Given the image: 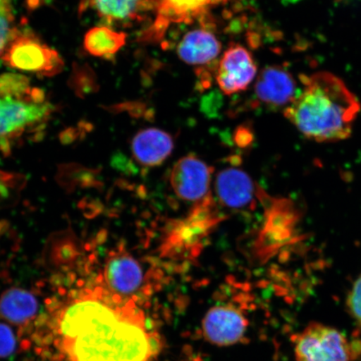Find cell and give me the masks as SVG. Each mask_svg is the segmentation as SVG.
I'll list each match as a JSON object with an SVG mask.
<instances>
[{
	"label": "cell",
	"mask_w": 361,
	"mask_h": 361,
	"mask_svg": "<svg viewBox=\"0 0 361 361\" xmlns=\"http://www.w3.org/2000/svg\"><path fill=\"white\" fill-rule=\"evenodd\" d=\"M256 101L271 108L288 107L297 97L295 78L282 66L265 67L255 87Z\"/></svg>",
	"instance_id": "10"
},
{
	"label": "cell",
	"mask_w": 361,
	"mask_h": 361,
	"mask_svg": "<svg viewBox=\"0 0 361 361\" xmlns=\"http://www.w3.org/2000/svg\"><path fill=\"white\" fill-rule=\"evenodd\" d=\"M0 96L22 100L47 101L42 90L31 87L30 80L25 75L16 73L0 75Z\"/></svg>",
	"instance_id": "18"
},
{
	"label": "cell",
	"mask_w": 361,
	"mask_h": 361,
	"mask_svg": "<svg viewBox=\"0 0 361 361\" xmlns=\"http://www.w3.org/2000/svg\"><path fill=\"white\" fill-rule=\"evenodd\" d=\"M1 60L12 69L51 76L61 73L64 68L60 54L29 29L17 28L7 44Z\"/></svg>",
	"instance_id": "4"
},
{
	"label": "cell",
	"mask_w": 361,
	"mask_h": 361,
	"mask_svg": "<svg viewBox=\"0 0 361 361\" xmlns=\"http://www.w3.org/2000/svg\"><path fill=\"white\" fill-rule=\"evenodd\" d=\"M158 0H81V13L92 11L107 27L130 25L157 11Z\"/></svg>",
	"instance_id": "8"
},
{
	"label": "cell",
	"mask_w": 361,
	"mask_h": 361,
	"mask_svg": "<svg viewBox=\"0 0 361 361\" xmlns=\"http://www.w3.org/2000/svg\"><path fill=\"white\" fill-rule=\"evenodd\" d=\"M135 160L143 166H160L168 159L174 148L173 138L165 130L152 128L142 130L132 144Z\"/></svg>",
	"instance_id": "15"
},
{
	"label": "cell",
	"mask_w": 361,
	"mask_h": 361,
	"mask_svg": "<svg viewBox=\"0 0 361 361\" xmlns=\"http://www.w3.org/2000/svg\"><path fill=\"white\" fill-rule=\"evenodd\" d=\"M350 314L361 326V274L356 279L347 300Z\"/></svg>",
	"instance_id": "20"
},
{
	"label": "cell",
	"mask_w": 361,
	"mask_h": 361,
	"mask_svg": "<svg viewBox=\"0 0 361 361\" xmlns=\"http://www.w3.org/2000/svg\"><path fill=\"white\" fill-rule=\"evenodd\" d=\"M222 44L216 35L202 27L189 31L178 44L177 53L183 62L194 66L211 64L220 55Z\"/></svg>",
	"instance_id": "13"
},
{
	"label": "cell",
	"mask_w": 361,
	"mask_h": 361,
	"mask_svg": "<svg viewBox=\"0 0 361 361\" xmlns=\"http://www.w3.org/2000/svg\"><path fill=\"white\" fill-rule=\"evenodd\" d=\"M296 361H355L361 356V341L338 329L310 324L295 336Z\"/></svg>",
	"instance_id": "3"
},
{
	"label": "cell",
	"mask_w": 361,
	"mask_h": 361,
	"mask_svg": "<svg viewBox=\"0 0 361 361\" xmlns=\"http://www.w3.org/2000/svg\"><path fill=\"white\" fill-rule=\"evenodd\" d=\"M54 109L52 104L47 101L0 96V144L7 143L42 124Z\"/></svg>",
	"instance_id": "5"
},
{
	"label": "cell",
	"mask_w": 361,
	"mask_h": 361,
	"mask_svg": "<svg viewBox=\"0 0 361 361\" xmlns=\"http://www.w3.org/2000/svg\"><path fill=\"white\" fill-rule=\"evenodd\" d=\"M16 349V337L12 329L0 323V357H6Z\"/></svg>",
	"instance_id": "21"
},
{
	"label": "cell",
	"mask_w": 361,
	"mask_h": 361,
	"mask_svg": "<svg viewBox=\"0 0 361 361\" xmlns=\"http://www.w3.org/2000/svg\"><path fill=\"white\" fill-rule=\"evenodd\" d=\"M35 296L20 288H11L0 298V315L12 323L25 324L37 313Z\"/></svg>",
	"instance_id": "16"
},
{
	"label": "cell",
	"mask_w": 361,
	"mask_h": 361,
	"mask_svg": "<svg viewBox=\"0 0 361 361\" xmlns=\"http://www.w3.org/2000/svg\"><path fill=\"white\" fill-rule=\"evenodd\" d=\"M246 328L245 317L237 310L228 306L211 309L202 322L206 338L218 345H230L240 341Z\"/></svg>",
	"instance_id": "11"
},
{
	"label": "cell",
	"mask_w": 361,
	"mask_h": 361,
	"mask_svg": "<svg viewBox=\"0 0 361 361\" xmlns=\"http://www.w3.org/2000/svg\"><path fill=\"white\" fill-rule=\"evenodd\" d=\"M215 188L219 200L229 209H245L255 201V184L242 170L232 168L221 171Z\"/></svg>",
	"instance_id": "14"
},
{
	"label": "cell",
	"mask_w": 361,
	"mask_h": 361,
	"mask_svg": "<svg viewBox=\"0 0 361 361\" xmlns=\"http://www.w3.org/2000/svg\"><path fill=\"white\" fill-rule=\"evenodd\" d=\"M303 89L284 116L300 132L318 142L350 137L360 111L358 99L344 81L329 72L301 75Z\"/></svg>",
	"instance_id": "2"
},
{
	"label": "cell",
	"mask_w": 361,
	"mask_h": 361,
	"mask_svg": "<svg viewBox=\"0 0 361 361\" xmlns=\"http://www.w3.org/2000/svg\"><path fill=\"white\" fill-rule=\"evenodd\" d=\"M42 334L53 361H152L159 347L134 300L102 288L71 297Z\"/></svg>",
	"instance_id": "1"
},
{
	"label": "cell",
	"mask_w": 361,
	"mask_h": 361,
	"mask_svg": "<svg viewBox=\"0 0 361 361\" xmlns=\"http://www.w3.org/2000/svg\"><path fill=\"white\" fill-rule=\"evenodd\" d=\"M171 186L180 200L200 202L209 191L211 170L206 162L189 155L176 162L170 175Z\"/></svg>",
	"instance_id": "9"
},
{
	"label": "cell",
	"mask_w": 361,
	"mask_h": 361,
	"mask_svg": "<svg viewBox=\"0 0 361 361\" xmlns=\"http://www.w3.org/2000/svg\"><path fill=\"white\" fill-rule=\"evenodd\" d=\"M258 71L251 53L241 44H233L221 58L216 80L228 96L243 92L254 81Z\"/></svg>",
	"instance_id": "7"
},
{
	"label": "cell",
	"mask_w": 361,
	"mask_h": 361,
	"mask_svg": "<svg viewBox=\"0 0 361 361\" xmlns=\"http://www.w3.org/2000/svg\"><path fill=\"white\" fill-rule=\"evenodd\" d=\"M126 35L107 26L90 29L84 37V48L90 56L111 59L124 47Z\"/></svg>",
	"instance_id": "17"
},
{
	"label": "cell",
	"mask_w": 361,
	"mask_h": 361,
	"mask_svg": "<svg viewBox=\"0 0 361 361\" xmlns=\"http://www.w3.org/2000/svg\"><path fill=\"white\" fill-rule=\"evenodd\" d=\"M15 20L13 0H0V58L17 28Z\"/></svg>",
	"instance_id": "19"
},
{
	"label": "cell",
	"mask_w": 361,
	"mask_h": 361,
	"mask_svg": "<svg viewBox=\"0 0 361 361\" xmlns=\"http://www.w3.org/2000/svg\"><path fill=\"white\" fill-rule=\"evenodd\" d=\"M226 0H158L155 20L143 34V39L159 40L173 24H191L211 8Z\"/></svg>",
	"instance_id": "6"
},
{
	"label": "cell",
	"mask_w": 361,
	"mask_h": 361,
	"mask_svg": "<svg viewBox=\"0 0 361 361\" xmlns=\"http://www.w3.org/2000/svg\"><path fill=\"white\" fill-rule=\"evenodd\" d=\"M108 290L116 295L133 299L144 282L143 270L138 261L126 255H114L108 259L105 269Z\"/></svg>",
	"instance_id": "12"
}]
</instances>
